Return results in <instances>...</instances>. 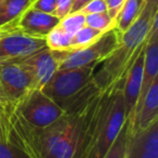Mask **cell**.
Returning <instances> with one entry per match:
<instances>
[{"mask_svg":"<svg viewBox=\"0 0 158 158\" xmlns=\"http://www.w3.org/2000/svg\"><path fill=\"white\" fill-rule=\"evenodd\" d=\"M157 14L158 0H146L138 19L121 34L119 46L97 65L92 80L101 90L123 82L128 69L146 41L152 23Z\"/></svg>","mask_w":158,"mask_h":158,"instance_id":"cell-1","label":"cell"},{"mask_svg":"<svg viewBox=\"0 0 158 158\" xmlns=\"http://www.w3.org/2000/svg\"><path fill=\"white\" fill-rule=\"evenodd\" d=\"M41 158H82V120L80 112L64 114L49 127L38 130Z\"/></svg>","mask_w":158,"mask_h":158,"instance_id":"cell-2","label":"cell"},{"mask_svg":"<svg viewBox=\"0 0 158 158\" xmlns=\"http://www.w3.org/2000/svg\"><path fill=\"white\" fill-rule=\"evenodd\" d=\"M38 130L23 118L18 102H0V142L18 147L28 158H41Z\"/></svg>","mask_w":158,"mask_h":158,"instance_id":"cell-3","label":"cell"},{"mask_svg":"<svg viewBox=\"0 0 158 158\" xmlns=\"http://www.w3.org/2000/svg\"><path fill=\"white\" fill-rule=\"evenodd\" d=\"M98 64L75 68L57 69L41 91L57 105L84 89L92 80Z\"/></svg>","mask_w":158,"mask_h":158,"instance_id":"cell-4","label":"cell"},{"mask_svg":"<svg viewBox=\"0 0 158 158\" xmlns=\"http://www.w3.org/2000/svg\"><path fill=\"white\" fill-rule=\"evenodd\" d=\"M120 36L121 33L113 27L110 31L102 34L97 41L86 48L75 51H64L59 69L81 67L101 63L119 46Z\"/></svg>","mask_w":158,"mask_h":158,"instance_id":"cell-5","label":"cell"},{"mask_svg":"<svg viewBox=\"0 0 158 158\" xmlns=\"http://www.w3.org/2000/svg\"><path fill=\"white\" fill-rule=\"evenodd\" d=\"M23 118L33 127L44 129L59 120L65 113L40 89H33L18 102Z\"/></svg>","mask_w":158,"mask_h":158,"instance_id":"cell-6","label":"cell"},{"mask_svg":"<svg viewBox=\"0 0 158 158\" xmlns=\"http://www.w3.org/2000/svg\"><path fill=\"white\" fill-rule=\"evenodd\" d=\"M46 47V38L24 33L12 23L0 27V62L23 59Z\"/></svg>","mask_w":158,"mask_h":158,"instance_id":"cell-7","label":"cell"},{"mask_svg":"<svg viewBox=\"0 0 158 158\" xmlns=\"http://www.w3.org/2000/svg\"><path fill=\"white\" fill-rule=\"evenodd\" d=\"M0 89L7 101L19 102L35 89L31 73L15 60L0 62Z\"/></svg>","mask_w":158,"mask_h":158,"instance_id":"cell-8","label":"cell"},{"mask_svg":"<svg viewBox=\"0 0 158 158\" xmlns=\"http://www.w3.org/2000/svg\"><path fill=\"white\" fill-rule=\"evenodd\" d=\"M63 53L64 51H52L48 47H46L28 56L15 61L20 62L31 73L35 89L41 90L42 87L59 69Z\"/></svg>","mask_w":158,"mask_h":158,"instance_id":"cell-9","label":"cell"},{"mask_svg":"<svg viewBox=\"0 0 158 158\" xmlns=\"http://www.w3.org/2000/svg\"><path fill=\"white\" fill-rule=\"evenodd\" d=\"M125 158H158V119L128 134Z\"/></svg>","mask_w":158,"mask_h":158,"instance_id":"cell-10","label":"cell"},{"mask_svg":"<svg viewBox=\"0 0 158 158\" xmlns=\"http://www.w3.org/2000/svg\"><path fill=\"white\" fill-rule=\"evenodd\" d=\"M146 42V41H145ZM144 46L138 52L135 59L133 60L131 66L128 69L127 74L123 79V104H125L126 117L129 119L130 123L133 117L134 110L138 103L139 95H140L141 85L143 78V64H144Z\"/></svg>","mask_w":158,"mask_h":158,"instance_id":"cell-11","label":"cell"},{"mask_svg":"<svg viewBox=\"0 0 158 158\" xmlns=\"http://www.w3.org/2000/svg\"><path fill=\"white\" fill-rule=\"evenodd\" d=\"M59 23L60 19L57 16L29 7L12 24L26 34L46 38L49 31L59 25Z\"/></svg>","mask_w":158,"mask_h":158,"instance_id":"cell-12","label":"cell"},{"mask_svg":"<svg viewBox=\"0 0 158 158\" xmlns=\"http://www.w3.org/2000/svg\"><path fill=\"white\" fill-rule=\"evenodd\" d=\"M158 119V80H154L149 86L140 105L136 107L135 112L130 123V132L148 127L154 120Z\"/></svg>","mask_w":158,"mask_h":158,"instance_id":"cell-13","label":"cell"},{"mask_svg":"<svg viewBox=\"0 0 158 158\" xmlns=\"http://www.w3.org/2000/svg\"><path fill=\"white\" fill-rule=\"evenodd\" d=\"M146 0H125L118 14L115 18V28L123 34L141 14Z\"/></svg>","mask_w":158,"mask_h":158,"instance_id":"cell-14","label":"cell"},{"mask_svg":"<svg viewBox=\"0 0 158 158\" xmlns=\"http://www.w3.org/2000/svg\"><path fill=\"white\" fill-rule=\"evenodd\" d=\"M31 2L33 0H2L0 2V27L14 22Z\"/></svg>","mask_w":158,"mask_h":158,"instance_id":"cell-15","label":"cell"},{"mask_svg":"<svg viewBox=\"0 0 158 158\" xmlns=\"http://www.w3.org/2000/svg\"><path fill=\"white\" fill-rule=\"evenodd\" d=\"M47 47L52 51H70L72 36L66 34L59 25L51 29L46 36Z\"/></svg>","mask_w":158,"mask_h":158,"instance_id":"cell-16","label":"cell"},{"mask_svg":"<svg viewBox=\"0 0 158 158\" xmlns=\"http://www.w3.org/2000/svg\"><path fill=\"white\" fill-rule=\"evenodd\" d=\"M105 33V31H104ZM103 31H100L92 27L85 25L80 28L74 36L72 37V44H70V51L78 50V49L86 48V47L92 44L102 36Z\"/></svg>","mask_w":158,"mask_h":158,"instance_id":"cell-17","label":"cell"},{"mask_svg":"<svg viewBox=\"0 0 158 158\" xmlns=\"http://www.w3.org/2000/svg\"><path fill=\"white\" fill-rule=\"evenodd\" d=\"M130 128V120L127 119L126 123H123L120 132L118 133L117 138L115 139L114 143L110 147L108 152L105 154L103 158H125L126 148H127V141L128 134H129Z\"/></svg>","mask_w":158,"mask_h":158,"instance_id":"cell-18","label":"cell"},{"mask_svg":"<svg viewBox=\"0 0 158 158\" xmlns=\"http://www.w3.org/2000/svg\"><path fill=\"white\" fill-rule=\"evenodd\" d=\"M85 25H86V15L81 11L72 12L65 18L61 19L59 23V26L72 37Z\"/></svg>","mask_w":158,"mask_h":158,"instance_id":"cell-19","label":"cell"},{"mask_svg":"<svg viewBox=\"0 0 158 158\" xmlns=\"http://www.w3.org/2000/svg\"><path fill=\"white\" fill-rule=\"evenodd\" d=\"M86 25L104 33V31H107L110 28L115 27V22L110 16L108 12L104 11V12H100V13L87 14Z\"/></svg>","mask_w":158,"mask_h":158,"instance_id":"cell-20","label":"cell"},{"mask_svg":"<svg viewBox=\"0 0 158 158\" xmlns=\"http://www.w3.org/2000/svg\"><path fill=\"white\" fill-rule=\"evenodd\" d=\"M0 158H28L21 149L9 143L0 142Z\"/></svg>","mask_w":158,"mask_h":158,"instance_id":"cell-21","label":"cell"},{"mask_svg":"<svg viewBox=\"0 0 158 158\" xmlns=\"http://www.w3.org/2000/svg\"><path fill=\"white\" fill-rule=\"evenodd\" d=\"M80 11L87 15L92 13H100V12L107 11V5L105 0H90Z\"/></svg>","mask_w":158,"mask_h":158,"instance_id":"cell-22","label":"cell"},{"mask_svg":"<svg viewBox=\"0 0 158 158\" xmlns=\"http://www.w3.org/2000/svg\"><path fill=\"white\" fill-rule=\"evenodd\" d=\"M31 7L38 10V11L54 15L55 7H56V0H33Z\"/></svg>","mask_w":158,"mask_h":158,"instance_id":"cell-23","label":"cell"},{"mask_svg":"<svg viewBox=\"0 0 158 158\" xmlns=\"http://www.w3.org/2000/svg\"><path fill=\"white\" fill-rule=\"evenodd\" d=\"M73 0H56V7H55L54 15L61 20L72 12Z\"/></svg>","mask_w":158,"mask_h":158,"instance_id":"cell-24","label":"cell"},{"mask_svg":"<svg viewBox=\"0 0 158 158\" xmlns=\"http://www.w3.org/2000/svg\"><path fill=\"white\" fill-rule=\"evenodd\" d=\"M105 1H106V5H107L108 14H110V16L113 20H115L119 10H120L121 6L125 2V0H105Z\"/></svg>","mask_w":158,"mask_h":158,"instance_id":"cell-25","label":"cell"},{"mask_svg":"<svg viewBox=\"0 0 158 158\" xmlns=\"http://www.w3.org/2000/svg\"><path fill=\"white\" fill-rule=\"evenodd\" d=\"M90 0H73V8H72V12H77L80 11L87 3L89 2ZM70 12V13H72Z\"/></svg>","mask_w":158,"mask_h":158,"instance_id":"cell-26","label":"cell"},{"mask_svg":"<svg viewBox=\"0 0 158 158\" xmlns=\"http://www.w3.org/2000/svg\"><path fill=\"white\" fill-rule=\"evenodd\" d=\"M1 101H6V99L3 98V94H2V92H1V89H0V102Z\"/></svg>","mask_w":158,"mask_h":158,"instance_id":"cell-27","label":"cell"},{"mask_svg":"<svg viewBox=\"0 0 158 158\" xmlns=\"http://www.w3.org/2000/svg\"><path fill=\"white\" fill-rule=\"evenodd\" d=\"M1 1H2V0H0V2H1Z\"/></svg>","mask_w":158,"mask_h":158,"instance_id":"cell-28","label":"cell"}]
</instances>
